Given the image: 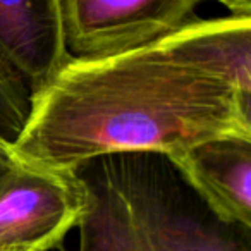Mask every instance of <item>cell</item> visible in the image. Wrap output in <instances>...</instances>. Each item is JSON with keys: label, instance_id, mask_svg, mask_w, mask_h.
I'll list each match as a JSON object with an SVG mask.
<instances>
[{"label": "cell", "instance_id": "obj_9", "mask_svg": "<svg viewBox=\"0 0 251 251\" xmlns=\"http://www.w3.org/2000/svg\"><path fill=\"white\" fill-rule=\"evenodd\" d=\"M7 147H11V145H7V143H0V153H2V151H4Z\"/></svg>", "mask_w": 251, "mask_h": 251}, {"label": "cell", "instance_id": "obj_2", "mask_svg": "<svg viewBox=\"0 0 251 251\" xmlns=\"http://www.w3.org/2000/svg\"><path fill=\"white\" fill-rule=\"evenodd\" d=\"M74 174L86 191L79 251H251L250 227L213 215L164 155H105Z\"/></svg>", "mask_w": 251, "mask_h": 251}, {"label": "cell", "instance_id": "obj_6", "mask_svg": "<svg viewBox=\"0 0 251 251\" xmlns=\"http://www.w3.org/2000/svg\"><path fill=\"white\" fill-rule=\"evenodd\" d=\"M167 158L213 215L251 229V138H217Z\"/></svg>", "mask_w": 251, "mask_h": 251}, {"label": "cell", "instance_id": "obj_4", "mask_svg": "<svg viewBox=\"0 0 251 251\" xmlns=\"http://www.w3.org/2000/svg\"><path fill=\"white\" fill-rule=\"evenodd\" d=\"M200 0H60L71 59H98L157 42L193 21Z\"/></svg>", "mask_w": 251, "mask_h": 251}, {"label": "cell", "instance_id": "obj_1", "mask_svg": "<svg viewBox=\"0 0 251 251\" xmlns=\"http://www.w3.org/2000/svg\"><path fill=\"white\" fill-rule=\"evenodd\" d=\"M251 138V98L205 71L176 33L98 59H69L33 97L14 155L74 172L105 155L171 157L217 138Z\"/></svg>", "mask_w": 251, "mask_h": 251}, {"label": "cell", "instance_id": "obj_8", "mask_svg": "<svg viewBox=\"0 0 251 251\" xmlns=\"http://www.w3.org/2000/svg\"><path fill=\"white\" fill-rule=\"evenodd\" d=\"M201 2H208V0H200V4ZM213 2L222 4L232 18L251 19V0H213Z\"/></svg>", "mask_w": 251, "mask_h": 251}, {"label": "cell", "instance_id": "obj_3", "mask_svg": "<svg viewBox=\"0 0 251 251\" xmlns=\"http://www.w3.org/2000/svg\"><path fill=\"white\" fill-rule=\"evenodd\" d=\"M86 191L74 172L19 160L7 147L0 153V251H50L77 227Z\"/></svg>", "mask_w": 251, "mask_h": 251}, {"label": "cell", "instance_id": "obj_10", "mask_svg": "<svg viewBox=\"0 0 251 251\" xmlns=\"http://www.w3.org/2000/svg\"><path fill=\"white\" fill-rule=\"evenodd\" d=\"M18 251H28V250H18Z\"/></svg>", "mask_w": 251, "mask_h": 251}, {"label": "cell", "instance_id": "obj_5", "mask_svg": "<svg viewBox=\"0 0 251 251\" xmlns=\"http://www.w3.org/2000/svg\"><path fill=\"white\" fill-rule=\"evenodd\" d=\"M60 0H0V60L31 100L67 64Z\"/></svg>", "mask_w": 251, "mask_h": 251}, {"label": "cell", "instance_id": "obj_7", "mask_svg": "<svg viewBox=\"0 0 251 251\" xmlns=\"http://www.w3.org/2000/svg\"><path fill=\"white\" fill-rule=\"evenodd\" d=\"M174 33L198 66L251 98V19H193Z\"/></svg>", "mask_w": 251, "mask_h": 251}]
</instances>
